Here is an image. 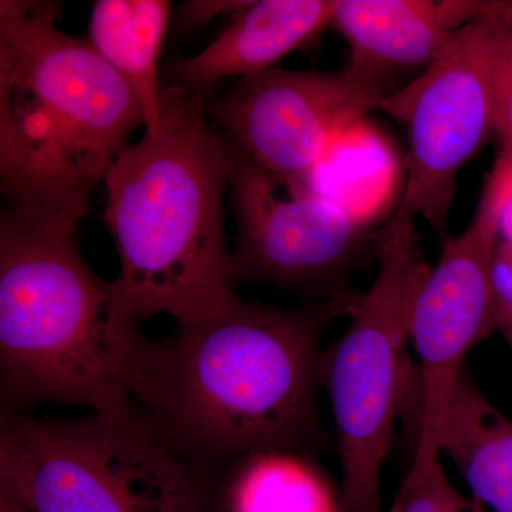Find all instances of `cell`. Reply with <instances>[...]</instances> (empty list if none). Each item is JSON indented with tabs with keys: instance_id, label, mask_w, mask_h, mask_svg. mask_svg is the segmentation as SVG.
I'll list each match as a JSON object with an SVG mask.
<instances>
[{
	"instance_id": "obj_1",
	"label": "cell",
	"mask_w": 512,
	"mask_h": 512,
	"mask_svg": "<svg viewBox=\"0 0 512 512\" xmlns=\"http://www.w3.org/2000/svg\"><path fill=\"white\" fill-rule=\"evenodd\" d=\"M356 296L342 289L298 311L238 298L173 338H150L134 409L211 485L244 458L315 443L322 336Z\"/></svg>"
},
{
	"instance_id": "obj_2",
	"label": "cell",
	"mask_w": 512,
	"mask_h": 512,
	"mask_svg": "<svg viewBox=\"0 0 512 512\" xmlns=\"http://www.w3.org/2000/svg\"><path fill=\"white\" fill-rule=\"evenodd\" d=\"M207 104L208 96L164 89L161 130L128 144L103 180L120 258L111 291L137 325L157 315L190 325L238 299L222 212L229 150Z\"/></svg>"
},
{
	"instance_id": "obj_3",
	"label": "cell",
	"mask_w": 512,
	"mask_h": 512,
	"mask_svg": "<svg viewBox=\"0 0 512 512\" xmlns=\"http://www.w3.org/2000/svg\"><path fill=\"white\" fill-rule=\"evenodd\" d=\"M79 222L5 207L0 220V403L133 410L148 339L77 244Z\"/></svg>"
},
{
	"instance_id": "obj_4",
	"label": "cell",
	"mask_w": 512,
	"mask_h": 512,
	"mask_svg": "<svg viewBox=\"0 0 512 512\" xmlns=\"http://www.w3.org/2000/svg\"><path fill=\"white\" fill-rule=\"evenodd\" d=\"M50 2H0V185L8 207L82 221L144 126L126 80Z\"/></svg>"
},
{
	"instance_id": "obj_5",
	"label": "cell",
	"mask_w": 512,
	"mask_h": 512,
	"mask_svg": "<svg viewBox=\"0 0 512 512\" xmlns=\"http://www.w3.org/2000/svg\"><path fill=\"white\" fill-rule=\"evenodd\" d=\"M0 490L29 512H204L214 500L134 407L74 420L0 407Z\"/></svg>"
},
{
	"instance_id": "obj_6",
	"label": "cell",
	"mask_w": 512,
	"mask_h": 512,
	"mask_svg": "<svg viewBox=\"0 0 512 512\" xmlns=\"http://www.w3.org/2000/svg\"><path fill=\"white\" fill-rule=\"evenodd\" d=\"M416 215L403 200L377 234L375 282L357 293L349 328L325 353L323 387L338 439L342 512H380V474L396 421L410 402V320L430 272L414 228Z\"/></svg>"
},
{
	"instance_id": "obj_7",
	"label": "cell",
	"mask_w": 512,
	"mask_h": 512,
	"mask_svg": "<svg viewBox=\"0 0 512 512\" xmlns=\"http://www.w3.org/2000/svg\"><path fill=\"white\" fill-rule=\"evenodd\" d=\"M512 2H491L447 49L379 109L409 128L403 200L444 237L461 168L494 133V64Z\"/></svg>"
},
{
	"instance_id": "obj_8",
	"label": "cell",
	"mask_w": 512,
	"mask_h": 512,
	"mask_svg": "<svg viewBox=\"0 0 512 512\" xmlns=\"http://www.w3.org/2000/svg\"><path fill=\"white\" fill-rule=\"evenodd\" d=\"M227 144L238 228L234 285L261 282L313 298L345 289L340 282L377 252V235L338 202L268 173Z\"/></svg>"
},
{
	"instance_id": "obj_9",
	"label": "cell",
	"mask_w": 512,
	"mask_h": 512,
	"mask_svg": "<svg viewBox=\"0 0 512 512\" xmlns=\"http://www.w3.org/2000/svg\"><path fill=\"white\" fill-rule=\"evenodd\" d=\"M507 171L494 167L476 215L450 239L424 279L410 320V343L417 356V433L414 456L441 454V424L464 360L497 330L491 265L507 197Z\"/></svg>"
},
{
	"instance_id": "obj_10",
	"label": "cell",
	"mask_w": 512,
	"mask_h": 512,
	"mask_svg": "<svg viewBox=\"0 0 512 512\" xmlns=\"http://www.w3.org/2000/svg\"><path fill=\"white\" fill-rule=\"evenodd\" d=\"M389 79L348 64L335 72L271 69L245 77L207 113L225 140L268 173L305 184L333 146L389 96Z\"/></svg>"
},
{
	"instance_id": "obj_11",
	"label": "cell",
	"mask_w": 512,
	"mask_h": 512,
	"mask_svg": "<svg viewBox=\"0 0 512 512\" xmlns=\"http://www.w3.org/2000/svg\"><path fill=\"white\" fill-rule=\"evenodd\" d=\"M491 2L467 0H339L332 25L348 40L352 66L389 79L431 64L454 35Z\"/></svg>"
},
{
	"instance_id": "obj_12",
	"label": "cell",
	"mask_w": 512,
	"mask_h": 512,
	"mask_svg": "<svg viewBox=\"0 0 512 512\" xmlns=\"http://www.w3.org/2000/svg\"><path fill=\"white\" fill-rule=\"evenodd\" d=\"M339 0L249 2L234 22L198 55L171 67V86L210 96L221 80L256 76L332 25Z\"/></svg>"
},
{
	"instance_id": "obj_13",
	"label": "cell",
	"mask_w": 512,
	"mask_h": 512,
	"mask_svg": "<svg viewBox=\"0 0 512 512\" xmlns=\"http://www.w3.org/2000/svg\"><path fill=\"white\" fill-rule=\"evenodd\" d=\"M439 448L491 512H512V421L485 399L464 370L443 424Z\"/></svg>"
},
{
	"instance_id": "obj_14",
	"label": "cell",
	"mask_w": 512,
	"mask_h": 512,
	"mask_svg": "<svg viewBox=\"0 0 512 512\" xmlns=\"http://www.w3.org/2000/svg\"><path fill=\"white\" fill-rule=\"evenodd\" d=\"M168 0H99L94 2L89 42L136 94L146 131L164 123V89L158 62L171 19Z\"/></svg>"
},
{
	"instance_id": "obj_15",
	"label": "cell",
	"mask_w": 512,
	"mask_h": 512,
	"mask_svg": "<svg viewBox=\"0 0 512 512\" xmlns=\"http://www.w3.org/2000/svg\"><path fill=\"white\" fill-rule=\"evenodd\" d=\"M214 498L221 512H342L322 474L295 451L244 458Z\"/></svg>"
},
{
	"instance_id": "obj_16",
	"label": "cell",
	"mask_w": 512,
	"mask_h": 512,
	"mask_svg": "<svg viewBox=\"0 0 512 512\" xmlns=\"http://www.w3.org/2000/svg\"><path fill=\"white\" fill-rule=\"evenodd\" d=\"M390 512H491L471 495L451 485L441 454L414 456L409 473L394 498Z\"/></svg>"
},
{
	"instance_id": "obj_17",
	"label": "cell",
	"mask_w": 512,
	"mask_h": 512,
	"mask_svg": "<svg viewBox=\"0 0 512 512\" xmlns=\"http://www.w3.org/2000/svg\"><path fill=\"white\" fill-rule=\"evenodd\" d=\"M493 121L500 140L495 164L512 170V22L501 36L495 55Z\"/></svg>"
},
{
	"instance_id": "obj_18",
	"label": "cell",
	"mask_w": 512,
	"mask_h": 512,
	"mask_svg": "<svg viewBox=\"0 0 512 512\" xmlns=\"http://www.w3.org/2000/svg\"><path fill=\"white\" fill-rule=\"evenodd\" d=\"M497 330L512 325V241L500 239L491 265Z\"/></svg>"
},
{
	"instance_id": "obj_19",
	"label": "cell",
	"mask_w": 512,
	"mask_h": 512,
	"mask_svg": "<svg viewBox=\"0 0 512 512\" xmlns=\"http://www.w3.org/2000/svg\"><path fill=\"white\" fill-rule=\"evenodd\" d=\"M249 2H190L185 3L181 19L185 28L192 25L195 28L204 25L208 20L214 19L217 13L229 12V10H242L247 8Z\"/></svg>"
},
{
	"instance_id": "obj_20",
	"label": "cell",
	"mask_w": 512,
	"mask_h": 512,
	"mask_svg": "<svg viewBox=\"0 0 512 512\" xmlns=\"http://www.w3.org/2000/svg\"><path fill=\"white\" fill-rule=\"evenodd\" d=\"M508 171H510V180H508L507 197H505L500 221V237H503L504 241H512V170Z\"/></svg>"
},
{
	"instance_id": "obj_21",
	"label": "cell",
	"mask_w": 512,
	"mask_h": 512,
	"mask_svg": "<svg viewBox=\"0 0 512 512\" xmlns=\"http://www.w3.org/2000/svg\"><path fill=\"white\" fill-rule=\"evenodd\" d=\"M0 512H29L12 495L0 490Z\"/></svg>"
},
{
	"instance_id": "obj_22",
	"label": "cell",
	"mask_w": 512,
	"mask_h": 512,
	"mask_svg": "<svg viewBox=\"0 0 512 512\" xmlns=\"http://www.w3.org/2000/svg\"><path fill=\"white\" fill-rule=\"evenodd\" d=\"M501 333H503L505 340H507L508 345H510V348L512 350V325L508 326V328H504L501 330Z\"/></svg>"
},
{
	"instance_id": "obj_23",
	"label": "cell",
	"mask_w": 512,
	"mask_h": 512,
	"mask_svg": "<svg viewBox=\"0 0 512 512\" xmlns=\"http://www.w3.org/2000/svg\"><path fill=\"white\" fill-rule=\"evenodd\" d=\"M204 512H221L220 507H218L217 501L214 500L211 501V504L208 505L207 508H205Z\"/></svg>"
}]
</instances>
